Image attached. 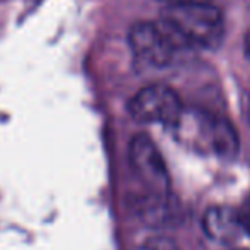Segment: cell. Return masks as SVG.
Returning a JSON list of instances; mask_svg holds the SVG:
<instances>
[{
    "label": "cell",
    "mask_w": 250,
    "mask_h": 250,
    "mask_svg": "<svg viewBox=\"0 0 250 250\" xmlns=\"http://www.w3.org/2000/svg\"><path fill=\"white\" fill-rule=\"evenodd\" d=\"M161 22L178 46H216L223 38V16L212 4L167 5Z\"/></svg>",
    "instance_id": "6da1fadb"
},
{
    "label": "cell",
    "mask_w": 250,
    "mask_h": 250,
    "mask_svg": "<svg viewBox=\"0 0 250 250\" xmlns=\"http://www.w3.org/2000/svg\"><path fill=\"white\" fill-rule=\"evenodd\" d=\"M130 115L141 124H161L177 127L184 106L177 91L165 84H149L137 91L129 104Z\"/></svg>",
    "instance_id": "7a4b0ae2"
},
{
    "label": "cell",
    "mask_w": 250,
    "mask_h": 250,
    "mask_svg": "<svg viewBox=\"0 0 250 250\" xmlns=\"http://www.w3.org/2000/svg\"><path fill=\"white\" fill-rule=\"evenodd\" d=\"M130 168L137 180L146 187V195L167 197L170 190V178L165 161L153 141L146 136H136L129 147Z\"/></svg>",
    "instance_id": "3957f363"
},
{
    "label": "cell",
    "mask_w": 250,
    "mask_h": 250,
    "mask_svg": "<svg viewBox=\"0 0 250 250\" xmlns=\"http://www.w3.org/2000/svg\"><path fill=\"white\" fill-rule=\"evenodd\" d=\"M134 55L153 67H165L173 60L178 43L163 22H136L129 31Z\"/></svg>",
    "instance_id": "277c9868"
},
{
    "label": "cell",
    "mask_w": 250,
    "mask_h": 250,
    "mask_svg": "<svg viewBox=\"0 0 250 250\" xmlns=\"http://www.w3.org/2000/svg\"><path fill=\"white\" fill-rule=\"evenodd\" d=\"M202 228L211 240L223 245H231L243 233L238 211L225 206H216L206 211L202 219Z\"/></svg>",
    "instance_id": "5b68a950"
},
{
    "label": "cell",
    "mask_w": 250,
    "mask_h": 250,
    "mask_svg": "<svg viewBox=\"0 0 250 250\" xmlns=\"http://www.w3.org/2000/svg\"><path fill=\"white\" fill-rule=\"evenodd\" d=\"M136 250H177V247L170 240L154 236V238H147L146 242H143Z\"/></svg>",
    "instance_id": "8992f818"
},
{
    "label": "cell",
    "mask_w": 250,
    "mask_h": 250,
    "mask_svg": "<svg viewBox=\"0 0 250 250\" xmlns=\"http://www.w3.org/2000/svg\"><path fill=\"white\" fill-rule=\"evenodd\" d=\"M238 218H240V223H242L243 231L250 235V199H247L245 204H243L242 209L238 211Z\"/></svg>",
    "instance_id": "52a82bcc"
},
{
    "label": "cell",
    "mask_w": 250,
    "mask_h": 250,
    "mask_svg": "<svg viewBox=\"0 0 250 250\" xmlns=\"http://www.w3.org/2000/svg\"><path fill=\"white\" fill-rule=\"evenodd\" d=\"M167 5H177V4H211V0H165Z\"/></svg>",
    "instance_id": "ba28073f"
},
{
    "label": "cell",
    "mask_w": 250,
    "mask_h": 250,
    "mask_svg": "<svg viewBox=\"0 0 250 250\" xmlns=\"http://www.w3.org/2000/svg\"><path fill=\"white\" fill-rule=\"evenodd\" d=\"M249 120H250V100H249Z\"/></svg>",
    "instance_id": "9c48e42d"
},
{
    "label": "cell",
    "mask_w": 250,
    "mask_h": 250,
    "mask_svg": "<svg viewBox=\"0 0 250 250\" xmlns=\"http://www.w3.org/2000/svg\"><path fill=\"white\" fill-rule=\"evenodd\" d=\"M233 250H250V249H233Z\"/></svg>",
    "instance_id": "30bf717a"
}]
</instances>
